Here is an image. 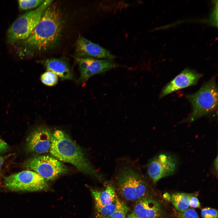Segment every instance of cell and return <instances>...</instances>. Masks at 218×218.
<instances>
[{"label": "cell", "instance_id": "12", "mask_svg": "<svg viewBox=\"0 0 218 218\" xmlns=\"http://www.w3.org/2000/svg\"><path fill=\"white\" fill-rule=\"evenodd\" d=\"M201 74L188 68H186L168 83L162 89L160 97L174 91L194 85L202 77Z\"/></svg>", "mask_w": 218, "mask_h": 218}, {"label": "cell", "instance_id": "11", "mask_svg": "<svg viewBox=\"0 0 218 218\" xmlns=\"http://www.w3.org/2000/svg\"><path fill=\"white\" fill-rule=\"evenodd\" d=\"M75 53L76 58L90 57L113 60L116 57L109 51L81 36L76 43Z\"/></svg>", "mask_w": 218, "mask_h": 218}, {"label": "cell", "instance_id": "29", "mask_svg": "<svg viewBox=\"0 0 218 218\" xmlns=\"http://www.w3.org/2000/svg\"><path fill=\"white\" fill-rule=\"evenodd\" d=\"M97 218H110L109 217H106L104 216H103L100 214L98 215L97 216Z\"/></svg>", "mask_w": 218, "mask_h": 218}, {"label": "cell", "instance_id": "23", "mask_svg": "<svg viewBox=\"0 0 218 218\" xmlns=\"http://www.w3.org/2000/svg\"><path fill=\"white\" fill-rule=\"evenodd\" d=\"M189 204V206L194 208H199L200 206V203L198 199L194 195L190 198Z\"/></svg>", "mask_w": 218, "mask_h": 218}, {"label": "cell", "instance_id": "27", "mask_svg": "<svg viewBox=\"0 0 218 218\" xmlns=\"http://www.w3.org/2000/svg\"><path fill=\"white\" fill-rule=\"evenodd\" d=\"M126 218H140L137 216L134 213L132 212L127 215Z\"/></svg>", "mask_w": 218, "mask_h": 218}, {"label": "cell", "instance_id": "9", "mask_svg": "<svg viewBox=\"0 0 218 218\" xmlns=\"http://www.w3.org/2000/svg\"><path fill=\"white\" fill-rule=\"evenodd\" d=\"M76 58L80 70V80L83 83L94 75L104 73L118 66L111 60L90 57Z\"/></svg>", "mask_w": 218, "mask_h": 218}, {"label": "cell", "instance_id": "8", "mask_svg": "<svg viewBox=\"0 0 218 218\" xmlns=\"http://www.w3.org/2000/svg\"><path fill=\"white\" fill-rule=\"evenodd\" d=\"M177 165V159L174 156L167 153H161L149 162L148 174L155 184L161 178L173 174Z\"/></svg>", "mask_w": 218, "mask_h": 218}, {"label": "cell", "instance_id": "18", "mask_svg": "<svg viewBox=\"0 0 218 218\" xmlns=\"http://www.w3.org/2000/svg\"><path fill=\"white\" fill-rule=\"evenodd\" d=\"M41 82L49 87H52L56 85L58 79V76L53 72L47 71L42 74L40 77Z\"/></svg>", "mask_w": 218, "mask_h": 218}, {"label": "cell", "instance_id": "28", "mask_svg": "<svg viewBox=\"0 0 218 218\" xmlns=\"http://www.w3.org/2000/svg\"><path fill=\"white\" fill-rule=\"evenodd\" d=\"M164 197L165 199L167 200H168L169 199L170 200L171 197H170V195L167 193H166L164 194Z\"/></svg>", "mask_w": 218, "mask_h": 218}, {"label": "cell", "instance_id": "14", "mask_svg": "<svg viewBox=\"0 0 218 218\" xmlns=\"http://www.w3.org/2000/svg\"><path fill=\"white\" fill-rule=\"evenodd\" d=\"M42 63L47 71L54 73L61 80L72 79V72L65 61L61 58H52L44 60Z\"/></svg>", "mask_w": 218, "mask_h": 218}, {"label": "cell", "instance_id": "13", "mask_svg": "<svg viewBox=\"0 0 218 218\" xmlns=\"http://www.w3.org/2000/svg\"><path fill=\"white\" fill-rule=\"evenodd\" d=\"M134 212L140 218H158L163 213L160 203L155 200L143 197L138 200Z\"/></svg>", "mask_w": 218, "mask_h": 218}, {"label": "cell", "instance_id": "25", "mask_svg": "<svg viewBox=\"0 0 218 218\" xmlns=\"http://www.w3.org/2000/svg\"><path fill=\"white\" fill-rule=\"evenodd\" d=\"M9 155H8L5 156H0V171L2 168V165H3L4 162L9 157Z\"/></svg>", "mask_w": 218, "mask_h": 218}, {"label": "cell", "instance_id": "4", "mask_svg": "<svg viewBox=\"0 0 218 218\" xmlns=\"http://www.w3.org/2000/svg\"><path fill=\"white\" fill-rule=\"evenodd\" d=\"M53 1L44 0L35 9L27 12L17 18L8 29V43L14 44L27 38L39 21L45 9Z\"/></svg>", "mask_w": 218, "mask_h": 218}, {"label": "cell", "instance_id": "6", "mask_svg": "<svg viewBox=\"0 0 218 218\" xmlns=\"http://www.w3.org/2000/svg\"><path fill=\"white\" fill-rule=\"evenodd\" d=\"M117 189L125 200H138L144 197L147 190L146 182L140 175L132 169L126 168L118 176Z\"/></svg>", "mask_w": 218, "mask_h": 218}, {"label": "cell", "instance_id": "19", "mask_svg": "<svg viewBox=\"0 0 218 218\" xmlns=\"http://www.w3.org/2000/svg\"><path fill=\"white\" fill-rule=\"evenodd\" d=\"M100 215L107 217H111L115 212L116 205L115 202L105 205L99 206L95 205Z\"/></svg>", "mask_w": 218, "mask_h": 218}, {"label": "cell", "instance_id": "21", "mask_svg": "<svg viewBox=\"0 0 218 218\" xmlns=\"http://www.w3.org/2000/svg\"><path fill=\"white\" fill-rule=\"evenodd\" d=\"M202 218H218V211L214 208L205 207L201 209Z\"/></svg>", "mask_w": 218, "mask_h": 218}, {"label": "cell", "instance_id": "1", "mask_svg": "<svg viewBox=\"0 0 218 218\" xmlns=\"http://www.w3.org/2000/svg\"><path fill=\"white\" fill-rule=\"evenodd\" d=\"M63 27L62 15L56 5L51 4L26 39L14 43L20 58L31 57L50 49L58 43Z\"/></svg>", "mask_w": 218, "mask_h": 218}, {"label": "cell", "instance_id": "2", "mask_svg": "<svg viewBox=\"0 0 218 218\" xmlns=\"http://www.w3.org/2000/svg\"><path fill=\"white\" fill-rule=\"evenodd\" d=\"M50 152L60 161L73 165L81 172L97 174L81 149L63 131L57 130L52 134Z\"/></svg>", "mask_w": 218, "mask_h": 218}, {"label": "cell", "instance_id": "24", "mask_svg": "<svg viewBox=\"0 0 218 218\" xmlns=\"http://www.w3.org/2000/svg\"><path fill=\"white\" fill-rule=\"evenodd\" d=\"M8 148V144L0 137V152H5Z\"/></svg>", "mask_w": 218, "mask_h": 218}, {"label": "cell", "instance_id": "26", "mask_svg": "<svg viewBox=\"0 0 218 218\" xmlns=\"http://www.w3.org/2000/svg\"><path fill=\"white\" fill-rule=\"evenodd\" d=\"M213 169L215 172L217 174L218 172V157L217 156L213 163Z\"/></svg>", "mask_w": 218, "mask_h": 218}, {"label": "cell", "instance_id": "10", "mask_svg": "<svg viewBox=\"0 0 218 218\" xmlns=\"http://www.w3.org/2000/svg\"><path fill=\"white\" fill-rule=\"evenodd\" d=\"M52 134L44 126L34 130L27 138L26 148L30 152L41 154L50 151Z\"/></svg>", "mask_w": 218, "mask_h": 218}, {"label": "cell", "instance_id": "22", "mask_svg": "<svg viewBox=\"0 0 218 218\" xmlns=\"http://www.w3.org/2000/svg\"><path fill=\"white\" fill-rule=\"evenodd\" d=\"M179 218H199L196 211L193 208L188 209L181 212Z\"/></svg>", "mask_w": 218, "mask_h": 218}, {"label": "cell", "instance_id": "16", "mask_svg": "<svg viewBox=\"0 0 218 218\" xmlns=\"http://www.w3.org/2000/svg\"><path fill=\"white\" fill-rule=\"evenodd\" d=\"M194 194L185 193H178L171 197L170 200L175 208L180 212L189 209V202L191 197Z\"/></svg>", "mask_w": 218, "mask_h": 218}, {"label": "cell", "instance_id": "7", "mask_svg": "<svg viewBox=\"0 0 218 218\" xmlns=\"http://www.w3.org/2000/svg\"><path fill=\"white\" fill-rule=\"evenodd\" d=\"M24 165L36 172L46 180H54L68 170V167L63 163L47 155L31 158L25 163Z\"/></svg>", "mask_w": 218, "mask_h": 218}, {"label": "cell", "instance_id": "20", "mask_svg": "<svg viewBox=\"0 0 218 218\" xmlns=\"http://www.w3.org/2000/svg\"><path fill=\"white\" fill-rule=\"evenodd\" d=\"M44 1L42 0H19L18 1V3L20 10H26L38 7Z\"/></svg>", "mask_w": 218, "mask_h": 218}, {"label": "cell", "instance_id": "17", "mask_svg": "<svg viewBox=\"0 0 218 218\" xmlns=\"http://www.w3.org/2000/svg\"><path fill=\"white\" fill-rule=\"evenodd\" d=\"M116 210L110 218H126V215L129 210L128 206L121 201L116 195L115 198Z\"/></svg>", "mask_w": 218, "mask_h": 218}, {"label": "cell", "instance_id": "5", "mask_svg": "<svg viewBox=\"0 0 218 218\" xmlns=\"http://www.w3.org/2000/svg\"><path fill=\"white\" fill-rule=\"evenodd\" d=\"M4 184L8 190L14 191H36L46 189L45 180L36 172L26 170L11 174L4 178Z\"/></svg>", "mask_w": 218, "mask_h": 218}, {"label": "cell", "instance_id": "3", "mask_svg": "<svg viewBox=\"0 0 218 218\" xmlns=\"http://www.w3.org/2000/svg\"><path fill=\"white\" fill-rule=\"evenodd\" d=\"M187 97L192 109L187 122H192L215 111L217 107L218 90L215 78L205 83L198 91Z\"/></svg>", "mask_w": 218, "mask_h": 218}, {"label": "cell", "instance_id": "15", "mask_svg": "<svg viewBox=\"0 0 218 218\" xmlns=\"http://www.w3.org/2000/svg\"><path fill=\"white\" fill-rule=\"evenodd\" d=\"M91 191L95 201V205L103 206L115 201L116 194L115 189L111 185H108L103 190L92 189Z\"/></svg>", "mask_w": 218, "mask_h": 218}]
</instances>
